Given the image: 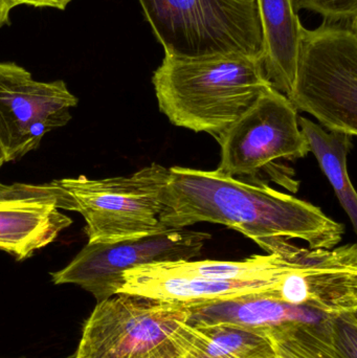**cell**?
I'll use <instances>...</instances> for the list:
<instances>
[{
    "label": "cell",
    "instance_id": "ac0fdd59",
    "mask_svg": "<svg viewBox=\"0 0 357 358\" xmlns=\"http://www.w3.org/2000/svg\"><path fill=\"white\" fill-rule=\"evenodd\" d=\"M293 4L297 12L316 13L325 22H357V0H293Z\"/></svg>",
    "mask_w": 357,
    "mask_h": 358
},
{
    "label": "cell",
    "instance_id": "6da1fadb",
    "mask_svg": "<svg viewBox=\"0 0 357 358\" xmlns=\"http://www.w3.org/2000/svg\"><path fill=\"white\" fill-rule=\"evenodd\" d=\"M159 221L166 229L201 222L224 225L268 254L282 256L297 246L291 240H302L312 250H331L341 243L345 231L319 206L265 183L184 167L169 168Z\"/></svg>",
    "mask_w": 357,
    "mask_h": 358
},
{
    "label": "cell",
    "instance_id": "4fadbf2b",
    "mask_svg": "<svg viewBox=\"0 0 357 358\" xmlns=\"http://www.w3.org/2000/svg\"><path fill=\"white\" fill-rule=\"evenodd\" d=\"M272 330L189 319L175 328L171 343L176 358H264L276 353Z\"/></svg>",
    "mask_w": 357,
    "mask_h": 358
},
{
    "label": "cell",
    "instance_id": "5b68a950",
    "mask_svg": "<svg viewBox=\"0 0 357 358\" xmlns=\"http://www.w3.org/2000/svg\"><path fill=\"white\" fill-rule=\"evenodd\" d=\"M168 176V168L153 163L128 176L57 181L83 216L88 243H113L169 231L159 221Z\"/></svg>",
    "mask_w": 357,
    "mask_h": 358
},
{
    "label": "cell",
    "instance_id": "ba28073f",
    "mask_svg": "<svg viewBox=\"0 0 357 358\" xmlns=\"http://www.w3.org/2000/svg\"><path fill=\"white\" fill-rule=\"evenodd\" d=\"M209 239L205 231L182 229L142 239L87 243L66 267L52 273V283L75 284L101 302L119 294L125 271L147 263L192 260Z\"/></svg>",
    "mask_w": 357,
    "mask_h": 358
},
{
    "label": "cell",
    "instance_id": "9a60e30c",
    "mask_svg": "<svg viewBox=\"0 0 357 358\" xmlns=\"http://www.w3.org/2000/svg\"><path fill=\"white\" fill-rule=\"evenodd\" d=\"M328 317H331L320 311L287 304L270 294H262L193 307L190 320L275 329L287 324L320 323Z\"/></svg>",
    "mask_w": 357,
    "mask_h": 358
},
{
    "label": "cell",
    "instance_id": "7402d4cb",
    "mask_svg": "<svg viewBox=\"0 0 357 358\" xmlns=\"http://www.w3.org/2000/svg\"><path fill=\"white\" fill-rule=\"evenodd\" d=\"M264 358H281L280 355H278V353H275V355H270V357H264Z\"/></svg>",
    "mask_w": 357,
    "mask_h": 358
},
{
    "label": "cell",
    "instance_id": "ffe728a7",
    "mask_svg": "<svg viewBox=\"0 0 357 358\" xmlns=\"http://www.w3.org/2000/svg\"><path fill=\"white\" fill-rule=\"evenodd\" d=\"M12 8L10 0H0V27H3L10 20V13Z\"/></svg>",
    "mask_w": 357,
    "mask_h": 358
},
{
    "label": "cell",
    "instance_id": "5bb4252c",
    "mask_svg": "<svg viewBox=\"0 0 357 358\" xmlns=\"http://www.w3.org/2000/svg\"><path fill=\"white\" fill-rule=\"evenodd\" d=\"M262 31V63L272 87L289 96L297 67L302 25L293 0H256Z\"/></svg>",
    "mask_w": 357,
    "mask_h": 358
},
{
    "label": "cell",
    "instance_id": "7c38bea8",
    "mask_svg": "<svg viewBox=\"0 0 357 358\" xmlns=\"http://www.w3.org/2000/svg\"><path fill=\"white\" fill-rule=\"evenodd\" d=\"M279 281L205 279L174 271L166 261H161L125 271L119 294L196 307L253 294H270Z\"/></svg>",
    "mask_w": 357,
    "mask_h": 358
},
{
    "label": "cell",
    "instance_id": "30bf717a",
    "mask_svg": "<svg viewBox=\"0 0 357 358\" xmlns=\"http://www.w3.org/2000/svg\"><path fill=\"white\" fill-rule=\"evenodd\" d=\"M60 210L77 212V206L57 180L46 185L0 182V250L18 261L33 256L73 223Z\"/></svg>",
    "mask_w": 357,
    "mask_h": 358
},
{
    "label": "cell",
    "instance_id": "7a4b0ae2",
    "mask_svg": "<svg viewBox=\"0 0 357 358\" xmlns=\"http://www.w3.org/2000/svg\"><path fill=\"white\" fill-rule=\"evenodd\" d=\"M159 110L173 125L217 140L272 84L261 57L165 55L153 73Z\"/></svg>",
    "mask_w": 357,
    "mask_h": 358
},
{
    "label": "cell",
    "instance_id": "8992f818",
    "mask_svg": "<svg viewBox=\"0 0 357 358\" xmlns=\"http://www.w3.org/2000/svg\"><path fill=\"white\" fill-rule=\"evenodd\" d=\"M192 308L115 294L96 304L75 358H176L171 336Z\"/></svg>",
    "mask_w": 357,
    "mask_h": 358
},
{
    "label": "cell",
    "instance_id": "9c48e42d",
    "mask_svg": "<svg viewBox=\"0 0 357 358\" xmlns=\"http://www.w3.org/2000/svg\"><path fill=\"white\" fill-rule=\"evenodd\" d=\"M78 102L62 80L36 81L16 63H0V143L6 163L36 150L48 132L67 125Z\"/></svg>",
    "mask_w": 357,
    "mask_h": 358
},
{
    "label": "cell",
    "instance_id": "2e32d148",
    "mask_svg": "<svg viewBox=\"0 0 357 358\" xmlns=\"http://www.w3.org/2000/svg\"><path fill=\"white\" fill-rule=\"evenodd\" d=\"M328 317L316 324H287L272 330L281 358H356V331Z\"/></svg>",
    "mask_w": 357,
    "mask_h": 358
},
{
    "label": "cell",
    "instance_id": "8fae6325",
    "mask_svg": "<svg viewBox=\"0 0 357 358\" xmlns=\"http://www.w3.org/2000/svg\"><path fill=\"white\" fill-rule=\"evenodd\" d=\"M270 294L281 302L308 307L331 317L356 315V244L331 250L304 248L299 266L286 273Z\"/></svg>",
    "mask_w": 357,
    "mask_h": 358
},
{
    "label": "cell",
    "instance_id": "d6986e66",
    "mask_svg": "<svg viewBox=\"0 0 357 358\" xmlns=\"http://www.w3.org/2000/svg\"><path fill=\"white\" fill-rule=\"evenodd\" d=\"M13 8L17 6H35V8H52L58 10H65L71 0H10Z\"/></svg>",
    "mask_w": 357,
    "mask_h": 358
},
{
    "label": "cell",
    "instance_id": "44dd1931",
    "mask_svg": "<svg viewBox=\"0 0 357 358\" xmlns=\"http://www.w3.org/2000/svg\"><path fill=\"white\" fill-rule=\"evenodd\" d=\"M4 163H6V153H4L3 147H2L1 143H0V168L3 166Z\"/></svg>",
    "mask_w": 357,
    "mask_h": 358
},
{
    "label": "cell",
    "instance_id": "3957f363",
    "mask_svg": "<svg viewBox=\"0 0 357 358\" xmlns=\"http://www.w3.org/2000/svg\"><path fill=\"white\" fill-rule=\"evenodd\" d=\"M287 98L328 131L356 136L357 22L303 27Z\"/></svg>",
    "mask_w": 357,
    "mask_h": 358
},
{
    "label": "cell",
    "instance_id": "277c9868",
    "mask_svg": "<svg viewBox=\"0 0 357 358\" xmlns=\"http://www.w3.org/2000/svg\"><path fill=\"white\" fill-rule=\"evenodd\" d=\"M165 55L240 52L261 57L256 0H138Z\"/></svg>",
    "mask_w": 357,
    "mask_h": 358
},
{
    "label": "cell",
    "instance_id": "52a82bcc",
    "mask_svg": "<svg viewBox=\"0 0 357 358\" xmlns=\"http://www.w3.org/2000/svg\"><path fill=\"white\" fill-rule=\"evenodd\" d=\"M298 117L284 94L272 86L266 88L217 138L220 163L216 170L233 178H255L281 159L307 157L310 151Z\"/></svg>",
    "mask_w": 357,
    "mask_h": 358
},
{
    "label": "cell",
    "instance_id": "e0dca14e",
    "mask_svg": "<svg viewBox=\"0 0 357 358\" xmlns=\"http://www.w3.org/2000/svg\"><path fill=\"white\" fill-rule=\"evenodd\" d=\"M310 152L318 159L321 169L328 178L342 208L347 213L354 231L357 229V194L347 170V157L354 136L328 131L305 117H298Z\"/></svg>",
    "mask_w": 357,
    "mask_h": 358
}]
</instances>
